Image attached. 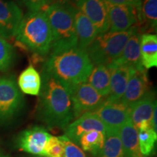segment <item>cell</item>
Instances as JSON below:
<instances>
[{
	"label": "cell",
	"instance_id": "1",
	"mask_svg": "<svg viewBox=\"0 0 157 157\" xmlns=\"http://www.w3.org/2000/svg\"><path fill=\"white\" fill-rule=\"evenodd\" d=\"M37 115L50 129H65L74 119L68 87L42 71Z\"/></svg>",
	"mask_w": 157,
	"mask_h": 157
},
{
	"label": "cell",
	"instance_id": "2",
	"mask_svg": "<svg viewBox=\"0 0 157 157\" xmlns=\"http://www.w3.org/2000/svg\"><path fill=\"white\" fill-rule=\"evenodd\" d=\"M93 66L86 50L74 47L52 51L42 71L69 87L87 81Z\"/></svg>",
	"mask_w": 157,
	"mask_h": 157
},
{
	"label": "cell",
	"instance_id": "3",
	"mask_svg": "<svg viewBox=\"0 0 157 157\" xmlns=\"http://www.w3.org/2000/svg\"><path fill=\"white\" fill-rule=\"evenodd\" d=\"M15 39L21 46L36 56L48 55L52 48L53 35L44 12H29L23 15Z\"/></svg>",
	"mask_w": 157,
	"mask_h": 157
},
{
	"label": "cell",
	"instance_id": "4",
	"mask_svg": "<svg viewBox=\"0 0 157 157\" xmlns=\"http://www.w3.org/2000/svg\"><path fill=\"white\" fill-rule=\"evenodd\" d=\"M42 10L48 16L53 35L52 51L77 47L75 29L76 7L68 3L53 4L46 5Z\"/></svg>",
	"mask_w": 157,
	"mask_h": 157
},
{
	"label": "cell",
	"instance_id": "5",
	"mask_svg": "<svg viewBox=\"0 0 157 157\" xmlns=\"http://www.w3.org/2000/svg\"><path fill=\"white\" fill-rule=\"evenodd\" d=\"M133 28L121 32L106 31L99 34L86 52L93 65L109 66L120 57Z\"/></svg>",
	"mask_w": 157,
	"mask_h": 157
},
{
	"label": "cell",
	"instance_id": "6",
	"mask_svg": "<svg viewBox=\"0 0 157 157\" xmlns=\"http://www.w3.org/2000/svg\"><path fill=\"white\" fill-rule=\"evenodd\" d=\"M68 90L74 117L76 119L84 113L95 111L106 100V98L100 95L87 82L71 86Z\"/></svg>",
	"mask_w": 157,
	"mask_h": 157
},
{
	"label": "cell",
	"instance_id": "7",
	"mask_svg": "<svg viewBox=\"0 0 157 157\" xmlns=\"http://www.w3.org/2000/svg\"><path fill=\"white\" fill-rule=\"evenodd\" d=\"M23 105V95L14 78L0 76V121L13 119Z\"/></svg>",
	"mask_w": 157,
	"mask_h": 157
},
{
	"label": "cell",
	"instance_id": "8",
	"mask_svg": "<svg viewBox=\"0 0 157 157\" xmlns=\"http://www.w3.org/2000/svg\"><path fill=\"white\" fill-rule=\"evenodd\" d=\"M93 112L101 119L106 129L119 130L124 124L130 119V108L121 101L117 102L105 101Z\"/></svg>",
	"mask_w": 157,
	"mask_h": 157
},
{
	"label": "cell",
	"instance_id": "9",
	"mask_svg": "<svg viewBox=\"0 0 157 157\" xmlns=\"http://www.w3.org/2000/svg\"><path fill=\"white\" fill-rule=\"evenodd\" d=\"M108 18L111 32L129 30L137 23V9L131 5H111L107 2Z\"/></svg>",
	"mask_w": 157,
	"mask_h": 157
},
{
	"label": "cell",
	"instance_id": "10",
	"mask_svg": "<svg viewBox=\"0 0 157 157\" xmlns=\"http://www.w3.org/2000/svg\"><path fill=\"white\" fill-rule=\"evenodd\" d=\"M23 17V12L13 0H0V37H14Z\"/></svg>",
	"mask_w": 157,
	"mask_h": 157
},
{
	"label": "cell",
	"instance_id": "11",
	"mask_svg": "<svg viewBox=\"0 0 157 157\" xmlns=\"http://www.w3.org/2000/svg\"><path fill=\"white\" fill-rule=\"evenodd\" d=\"M76 8L93 23L98 34L109 31L107 2L105 0H77Z\"/></svg>",
	"mask_w": 157,
	"mask_h": 157
},
{
	"label": "cell",
	"instance_id": "12",
	"mask_svg": "<svg viewBox=\"0 0 157 157\" xmlns=\"http://www.w3.org/2000/svg\"><path fill=\"white\" fill-rule=\"evenodd\" d=\"M52 136L42 127H34L27 129L21 133L17 139V146L23 151L42 157L44 149Z\"/></svg>",
	"mask_w": 157,
	"mask_h": 157
},
{
	"label": "cell",
	"instance_id": "13",
	"mask_svg": "<svg viewBox=\"0 0 157 157\" xmlns=\"http://www.w3.org/2000/svg\"><path fill=\"white\" fill-rule=\"evenodd\" d=\"M99 131L105 134V125L94 112L86 113L77 118V119L70 123L64 129L65 136L76 144H78L81 136L90 131Z\"/></svg>",
	"mask_w": 157,
	"mask_h": 157
},
{
	"label": "cell",
	"instance_id": "14",
	"mask_svg": "<svg viewBox=\"0 0 157 157\" xmlns=\"http://www.w3.org/2000/svg\"><path fill=\"white\" fill-rule=\"evenodd\" d=\"M149 92V80L145 68L133 70L121 101L130 108Z\"/></svg>",
	"mask_w": 157,
	"mask_h": 157
},
{
	"label": "cell",
	"instance_id": "15",
	"mask_svg": "<svg viewBox=\"0 0 157 157\" xmlns=\"http://www.w3.org/2000/svg\"><path fill=\"white\" fill-rule=\"evenodd\" d=\"M111 71L110 93L105 101L117 102L121 101L124 94L129 78L134 68L125 65L111 64L108 66Z\"/></svg>",
	"mask_w": 157,
	"mask_h": 157
},
{
	"label": "cell",
	"instance_id": "16",
	"mask_svg": "<svg viewBox=\"0 0 157 157\" xmlns=\"http://www.w3.org/2000/svg\"><path fill=\"white\" fill-rule=\"evenodd\" d=\"M140 32L137 25H134L133 31L125 44L122 53L112 64L125 65L135 69L144 68L141 63L140 58Z\"/></svg>",
	"mask_w": 157,
	"mask_h": 157
},
{
	"label": "cell",
	"instance_id": "17",
	"mask_svg": "<svg viewBox=\"0 0 157 157\" xmlns=\"http://www.w3.org/2000/svg\"><path fill=\"white\" fill-rule=\"evenodd\" d=\"M124 157H146L141 154L138 132L129 119L119 129Z\"/></svg>",
	"mask_w": 157,
	"mask_h": 157
},
{
	"label": "cell",
	"instance_id": "18",
	"mask_svg": "<svg viewBox=\"0 0 157 157\" xmlns=\"http://www.w3.org/2000/svg\"><path fill=\"white\" fill-rule=\"evenodd\" d=\"M75 29L77 47L86 50L97 37L98 32L90 19L77 9L75 13Z\"/></svg>",
	"mask_w": 157,
	"mask_h": 157
},
{
	"label": "cell",
	"instance_id": "19",
	"mask_svg": "<svg viewBox=\"0 0 157 157\" xmlns=\"http://www.w3.org/2000/svg\"><path fill=\"white\" fill-rule=\"evenodd\" d=\"M156 107L154 93L149 91L146 95L130 106V119L137 127L145 121L151 122L154 109Z\"/></svg>",
	"mask_w": 157,
	"mask_h": 157
},
{
	"label": "cell",
	"instance_id": "20",
	"mask_svg": "<svg viewBox=\"0 0 157 157\" xmlns=\"http://www.w3.org/2000/svg\"><path fill=\"white\" fill-rule=\"evenodd\" d=\"M157 25V0H141L137 10V27L142 34L156 31Z\"/></svg>",
	"mask_w": 157,
	"mask_h": 157
},
{
	"label": "cell",
	"instance_id": "21",
	"mask_svg": "<svg viewBox=\"0 0 157 157\" xmlns=\"http://www.w3.org/2000/svg\"><path fill=\"white\" fill-rule=\"evenodd\" d=\"M141 63L145 69L157 66V36L144 33L140 36Z\"/></svg>",
	"mask_w": 157,
	"mask_h": 157
},
{
	"label": "cell",
	"instance_id": "22",
	"mask_svg": "<svg viewBox=\"0 0 157 157\" xmlns=\"http://www.w3.org/2000/svg\"><path fill=\"white\" fill-rule=\"evenodd\" d=\"M110 68L104 65H98L93 66L86 82L89 83L100 95L107 98L110 93Z\"/></svg>",
	"mask_w": 157,
	"mask_h": 157
},
{
	"label": "cell",
	"instance_id": "23",
	"mask_svg": "<svg viewBox=\"0 0 157 157\" xmlns=\"http://www.w3.org/2000/svg\"><path fill=\"white\" fill-rule=\"evenodd\" d=\"M17 85L23 93L31 95H39L42 86L41 76L33 65H29L20 74Z\"/></svg>",
	"mask_w": 157,
	"mask_h": 157
},
{
	"label": "cell",
	"instance_id": "24",
	"mask_svg": "<svg viewBox=\"0 0 157 157\" xmlns=\"http://www.w3.org/2000/svg\"><path fill=\"white\" fill-rule=\"evenodd\" d=\"M98 157H124L119 130H105L103 147Z\"/></svg>",
	"mask_w": 157,
	"mask_h": 157
},
{
	"label": "cell",
	"instance_id": "25",
	"mask_svg": "<svg viewBox=\"0 0 157 157\" xmlns=\"http://www.w3.org/2000/svg\"><path fill=\"white\" fill-rule=\"evenodd\" d=\"M105 141V134L99 131L93 130L86 132L80 137L78 144L85 151L91 153L95 157H98L101 151Z\"/></svg>",
	"mask_w": 157,
	"mask_h": 157
},
{
	"label": "cell",
	"instance_id": "26",
	"mask_svg": "<svg viewBox=\"0 0 157 157\" xmlns=\"http://www.w3.org/2000/svg\"><path fill=\"white\" fill-rule=\"evenodd\" d=\"M140 152L144 156H149L154 150L157 140V132L151 127L137 130Z\"/></svg>",
	"mask_w": 157,
	"mask_h": 157
},
{
	"label": "cell",
	"instance_id": "27",
	"mask_svg": "<svg viewBox=\"0 0 157 157\" xmlns=\"http://www.w3.org/2000/svg\"><path fill=\"white\" fill-rule=\"evenodd\" d=\"M15 58L14 48L5 39L0 37V71H6L13 65Z\"/></svg>",
	"mask_w": 157,
	"mask_h": 157
},
{
	"label": "cell",
	"instance_id": "28",
	"mask_svg": "<svg viewBox=\"0 0 157 157\" xmlns=\"http://www.w3.org/2000/svg\"><path fill=\"white\" fill-rule=\"evenodd\" d=\"M63 143L59 137L51 136L45 145L42 157H63Z\"/></svg>",
	"mask_w": 157,
	"mask_h": 157
},
{
	"label": "cell",
	"instance_id": "29",
	"mask_svg": "<svg viewBox=\"0 0 157 157\" xmlns=\"http://www.w3.org/2000/svg\"><path fill=\"white\" fill-rule=\"evenodd\" d=\"M64 146L63 157H87L83 151L76 143L72 142L65 135L59 136Z\"/></svg>",
	"mask_w": 157,
	"mask_h": 157
},
{
	"label": "cell",
	"instance_id": "30",
	"mask_svg": "<svg viewBox=\"0 0 157 157\" xmlns=\"http://www.w3.org/2000/svg\"><path fill=\"white\" fill-rule=\"evenodd\" d=\"M22 2L29 12H36L44 8L48 0H22Z\"/></svg>",
	"mask_w": 157,
	"mask_h": 157
},
{
	"label": "cell",
	"instance_id": "31",
	"mask_svg": "<svg viewBox=\"0 0 157 157\" xmlns=\"http://www.w3.org/2000/svg\"><path fill=\"white\" fill-rule=\"evenodd\" d=\"M105 2L111 5H131L138 10L140 6L141 0H105Z\"/></svg>",
	"mask_w": 157,
	"mask_h": 157
},
{
	"label": "cell",
	"instance_id": "32",
	"mask_svg": "<svg viewBox=\"0 0 157 157\" xmlns=\"http://www.w3.org/2000/svg\"><path fill=\"white\" fill-rule=\"evenodd\" d=\"M68 0H48L47 5H53V4H66Z\"/></svg>",
	"mask_w": 157,
	"mask_h": 157
},
{
	"label": "cell",
	"instance_id": "33",
	"mask_svg": "<svg viewBox=\"0 0 157 157\" xmlns=\"http://www.w3.org/2000/svg\"><path fill=\"white\" fill-rule=\"evenodd\" d=\"M0 157H10V156H8V155L4 154L2 151H0Z\"/></svg>",
	"mask_w": 157,
	"mask_h": 157
}]
</instances>
